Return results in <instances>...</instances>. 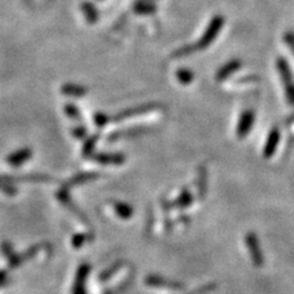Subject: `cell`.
<instances>
[{"label":"cell","instance_id":"1","mask_svg":"<svg viewBox=\"0 0 294 294\" xmlns=\"http://www.w3.org/2000/svg\"><path fill=\"white\" fill-rule=\"evenodd\" d=\"M223 17L222 16H215L211 20V22H210L209 27H207L206 32L203 33V36L201 37L200 41L197 42V44H194V46H189V47H184L182 48L180 51H178L175 53V55H178V57H180V55H185V54H190L193 53V52H196V51H201V49L209 47L211 43L215 41L216 37L218 36L219 31H221L222 26H223Z\"/></svg>","mask_w":294,"mask_h":294},{"label":"cell","instance_id":"2","mask_svg":"<svg viewBox=\"0 0 294 294\" xmlns=\"http://www.w3.org/2000/svg\"><path fill=\"white\" fill-rule=\"evenodd\" d=\"M277 67L278 71H280L281 77H282L284 87H286L287 100H288V102L292 104V106H294V83L288 64H287V61L284 60L283 58H280L277 60Z\"/></svg>","mask_w":294,"mask_h":294},{"label":"cell","instance_id":"3","mask_svg":"<svg viewBox=\"0 0 294 294\" xmlns=\"http://www.w3.org/2000/svg\"><path fill=\"white\" fill-rule=\"evenodd\" d=\"M31 157H32V150L30 147H22L9 154L6 157V163L14 168H17V167L25 165L27 161H30Z\"/></svg>","mask_w":294,"mask_h":294},{"label":"cell","instance_id":"4","mask_svg":"<svg viewBox=\"0 0 294 294\" xmlns=\"http://www.w3.org/2000/svg\"><path fill=\"white\" fill-rule=\"evenodd\" d=\"M69 189L70 188H67L66 185H63V187L59 189V190L57 191V194H55V196H57V200L61 203V205H64L65 207H66V209H70L71 211L75 213V215H79L77 217H80L81 219H83V221H86L82 213L80 212V210L76 209L75 205H74L73 199H71V196H70Z\"/></svg>","mask_w":294,"mask_h":294},{"label":"cell","instance_id":"5","mask_svg":"<svg viewBox=\"0 0 294 294\" xmlns=\"http://www.w3.org/2000/svg\"><path fill=\"white\" fill-rule=\"evenodd\" d=\"M6 178L10 179L12 183L16 184L17 182L24 183H48L53 180L51 175L42 174V173H30V174H21V175H5Z\"/></svg>","mask_w":294,"mask_h":294},{"label":"cell","instance_id":"6","mask_svg":"<svg viewBox=\"0 0 294 294\" xmlns=\"http://www.w3.org/2000/svg\"><path fill=\"white\" fill-rule=\"evenodd\" d=\"M60 91L64 96H67V97H75V98L83 97V96L87 94V88H86L85 86L79 85V83H74V82L64 83V85L61 86Z\"/></svg>","mask_w":294,"mask_h":294},{"label":"cell","instance_id":"7","mask_svg":"<svg viewBox=\"0 0 294 294\" xmlns=\"http://www.w3.org/2000/svg\"><path fill=\"white\" fill-rule=\"evenodd\" d=\"M89 159L94 160L95 162L100 163V165H120V163L124 162V157L122 154H112V153L92 154Z\"/></svg>","mask_w":294,"mask_h":294},{"label":"cell","instance_id":"8","mask_svg":"<svg viewBox=\"0 0 294 294\" xmlns=\"http://www.w3.org/2000/svg\"><path fill=\"white\" fill-rule=\"evenodd\" d=\"M254 123V113L252 110H246V112L243 113L241 116L239 124H238V136L241 139L243 136H245L247 132L250 131Z\"/></svg>","mask_w":294,"mask_h":294},{"label":"cell","instance_id":"9","mask_svg":"<svg viewBox=\"0 0 294 294\" xmlns=\"http://www.w3.org/2000/svg\"><path fill=\"white\" fill-rule=\"evenodd\" d=\"M280 141V131H278L277 128L272 129V131L268 135L267 142L265 145V150H264V156L266 159H270V157L274 154L275 151H276V146Z\"/></svg>","mask_w":294,"mask_h":294},{"label":"cell","instance_id":"10","mask_svg":"<svg viewBox=\"0 0 294 294\" xmlns=\"http://www.w3.org/2000/svg\"><path fill=\"white\" fill-rule=\"evenodd\" d=\"M97 174L96 173H91V172H83V173H79V174H75L70 180H67L65 183L64 185H66L67 188L75 187V185H80L83 184V183H87L91 180H95L97 178Z\"/></svg>","mask_w":294,"mask_h":294},{"label":"cell","instance_id":"11","mask_svg":"<svg viewBox=\"0 0 294 294\" xmlns=\"http://www.w3.org/2000/svg\"><path fill=\"white\" fill-rule=\"evenodd\" d=\"M81 10H82L83 16H85L86 21H87L88 24H95L96 21L98 20V11L92 3H88V2L83 3V4L81 5Z\"/></svg>","mask_w":294,"mask_h":294},{"label":"cell","instance_id":"12","mask_svg":"<svg viewBox=\"0 0 294 294\" xmlns=\"http://www.w3.org/2000/svg\"><path fill=\"white\" fill-rule=\"evenodd\" d=\"M0 191L3 194H5L6 196H15L17 194V188L15 183H12L10 179H8L6 176H0Z\"/></svg>","mask_w":294,"mask_h":294},{"label":"cell","instance_id":"13","mask_svg":"<svg viewBox=\"0 0 294 294\" xmlns=\"http://www.w3.org/2000/svg\"><path fill=\"white\" fill-rule=\"evenodd\" d=\"M240 67V61L239 60H232L227 65H224L221 70L218 71L217 79L218 80H224L225 77H228L231 74H233L234 71H237Z\"/></svg>","mask_w":294,"mask_h":294},{"label":"cell","instance_id":"14","mask_svg":"<svg viewBox=\"0 0 294 294\" xmlns=\"http://www.w3.org/2000/svg\"><path fill=\"white\" fill-rule=\"evenodd\" d=\"M134 10L136 14L140 15H150L153 14L156 11V6H154L151 2H147V0H142V2H139L138 4L135 5Z\"/></svg>","mask_w":294,"mask_h":294},{"label":"cell","instance_id":"15","mask_svg":"<svg viewBox=\"0 0 294 294\" xmlns=\"http://www.w3.org/2000/svg\"><path fill=\"white\" fill-rule=\"evenodd\" d=\"M97 140H98V135H94V136H91V138L86 139L85 144H83V147H82V156H85V157L92 156Z\"/></svg>","mask_w":294,"mask_h":294},{"label":"cell","instance_id":"16","mask_svg":"<svg viewBox=\"0 0 294 294\" xmlns=\"http://www.w3.org/2000/svg\"><path fill=\"white\" fill-rule=\"evenodd\" d=\"M114 211L117 212V215L122 218H130L132 215V209L129 205L123 202H116L114 203Z\"/></svg>","mask_w":294,"mask_h":294},{"label":"cell","instance_id":"17","mask_svg":"<svg viewBox=\"0 0 294 294\" xmlns=\"http://www.w3.org/2000/svg\"><path fill=\"white\" fill-rule=\"evenodd\" d=\"M64 112L67 117L70 118V119L79 120V122H81V112H80V109L75 106V104H73V103L65 104Z\"/></svg>","mask_w":294,"mask_h":294},{"label":"cell","instance_id":"18","mask_svg":"<svg viewBox=\"0 0 294 294\" xmlns=\"http://www.w3.org/2000/svg\"><path fill=\"white\" fill-rule=\"evenodd\" d=\"M71 134L74 135V138L77 139V140H82L87 136V130H86L85 125L82 124H79V125H75L73 129H71Z\"/></svg>","mask_w":294,"mask_h":294},{"label":"cell","instance_id":"19","mask_svg":"<svg viewBox=\"0 0 294 294\" xmlns=\"http://www.w3.org/2000/svg\"><path fill=\"white\" fill-rule=\"evenodd\" d=\"M176 76H178V80L180 81L182 83H190L193 81V73H191L190 70H185V69H182L179 70L178 73H176Z\"/></svg>","mask_w":294,"mask_h":294},{"label":"cell","instance_id":"20","mask_svg":"<svg viewBox=\"0 0 294 294\" xmlns=\"http://www.w3.org/2000/svg\"><path fill=\"white\" fill-rule=\"evenodd\" d=\"M191 195L189 194L188 190H184L180 195V197H179L178 200L175 201V203H178V205H182V207H185V205H189V203L191 202Z\"/></svg>","mask_w":294,"mask_h":294},{"label":"cell","instance_id":"21","mask_svg":"<svg viewBox=\"0 0 294 294\" xmlns=\"http://www.w3.org/2000/svg\"><path fill=\"white\" fill-rule=\"evenodd\" d=\"M94 120H95V124L98 126V128H103V126L108 123V117L104 113L98 112L95 114Z\"/></svg>","mask_w":294,"mask_h":294},{"label":"cell","instance_id":"22","mask_svg":"<svg viewBox=\"0 0 294 294\" xmlns=\"http://www.w3.org/2000/svg\"><path fill=\"white\" fill-rule=\"evenodd\" d=\"M88 239V237H87V234H82V233H80V234H75L74 235V238H73V244H74V246H81L82 244H83V241L85 240H87Z\"/></svg>","mask_w":294,"mask_h":294},{"label":"cell","instance_id":"23","mask_svg":"<svg viewBox=\"0 0 294 294\" xmlns=\"http://www.w3.org/2000/svg\"><path fill=\"white\" fill-rule=\"evenodd\" d=\"M286 42L288 43V46L290 48H292V51L294 52V35H292V33H288V35H286Z\"/></svg>","mask_w":294,"mask_h":294},{"label":"cell","instance_id":"24","mask_svg":"<svg viewBox=\"0 0 294 294\" xmlns=\"http://www.w3.org/2000/svg\"><path fill=\"white\" fill-rule=\"evenodd\" d=\"M147 2H151V3H152V2H153V0H147Z\"/></svg>","mask_w":294,"mask_h":294},{"label":"cell","instance_id":"25","mask_svg":"<svg viewBox=\"0 0 294 294\" xmlns=\"http://www.w3.org/2000/svg\"><path fill=\"white\" fill-rule=\"evenodd\" d=\"M26 2H29V0H26Z\"/></svg>","mask_w":294,"mask_h":294}]
</instances>
